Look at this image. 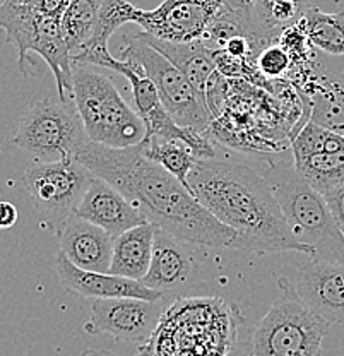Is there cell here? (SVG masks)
Masks as SVG:
<instances>
[{
    "label": "cell",
    "instance_id": "12",
    "mask_svg": "<svg viewBox=\"0 0 344 356\" xmlns=\"http://www.w3.org/2000/svg\"><path fill=\"white\" fill-rule=\"evenodd\" d=\"M197 245L158 228L149 270L142 277L147 288L161 291L166 298L187 291L201 276Z\"/></svg>",
    "mask_w": 344,
    "mask_h": 356
},
{
    "label": "cell",
    "instance_id": "27",
    "mask_svg": "<svg viewBox=\"0 0 344 356\" xmlns=\"http://www.w3.org/2000/svg\"><path fill=\"white\" fill-rule=\"evenodd\" d=\"M322 195H324L325 202H327L329 211H331L336 225L339 226V229H341L344 235V181Z\"/></svg>",
    "mask_w": 344,
    "mask_h": 356
},
{
    "label": "cell",
    "instance_id": "14",
    "mask_svg": "<svg viewBox=\"0 0 344 356\" xmlns=\"http://www.w3.org/2000/svg\"><path fill=\"white\" fill-rule=\"evenodd\" d=\"M55 267H57L62 286L69 293L79 295L83 298L95 300L129 296V298H142L149 300V302L166 298L161 291L147 288L142 281L115 276L110 273H95V270L81 269V267L74 266L62 250H58L57 257H55Z\"/></svg>",
    "mask_w": 344,
    "mask_h": 356
},
{
    "label": "cell",
    "instance_id": "24",
    "mask_svg": "<svg viewBox=\"0 0 344 356\" xmlns=\"http://www.w3.org/2000/svg\"><path fill=\"white\" fill-rule=\"evenodd\" d=\"M139 146L147 159L168 170L190 191L187 178L197 161V156L192 153L187 144L173 139H161V137H146Z\"/></svg>",
    "mask_w": 344,
    "mask_h": 356
},
{
    "label": "cell",
    "instance_id": "13",
    "mask_svg": "<svg viewBox=\"0 0 344 356\" xmlns=\"http://www.w3.org/2000/svg\"><path fill=\"white\" fill-rule=\"evenodd\" d=\"M297 291L306 307L329 324H344V262L310 257L300 269Z\"/></svg>",
    "mask_w": 344,
    "mask_h": 356
},
{
    "label": "cell",
    "instance_id": "26",
    "mask_svg": "<svg viewBox=\"0 0 344 356\" xmlns=\"http://www.w3.org/2000/svg\"><path fill=\"white\" fill-rule=\"evenodd\" d=\"M293 64V57L288 51V48L279 40L265 44L259 55L255 57V67L262 76L269 77V79H277L283 74H286Z\"/></svg>",
    "mask_w": 344,
    "mask_h": 356
},
{
    "label": "cell",
    "instance_id": "5",
    "mask_svg": "<svg viewBox=\"0 0 344 356\" xmlns=\"http://www.w3.org/2000/svg\"><path fill=\"white\" fill-rule=\"evenodd\" d=\"M276 283L279 295L254 327L245 356H320L331 324L303 303L288 277Z\"/></svg>",
    "mask_w": 344,
    "mask_h": 356
},
{
    "label": "cell",
    "instance_id": "6",
    "mask_svg": "<svg viewBox=\"0 0 344 356\" xmlns=\"http://www.w3.org/2000/svg\"><path fill=\"white\" fill-rule=\"evenodd\" d=\"M88 143L74 99L45 98L24 111L14 144L38 161L74 159Z\"/></svg>",
    "mask_w": 344,
    "mask_h": 356
},
{
    "label": "cell",
    "instance_id": "21",
    "mask_svg": "<svg viewBox=\"0 0 344 356\" xmlns=\"http://www.w3.org/2000/svg\"><path fill=\"white\" fill-rule=\"evenodd\" d=\"M138 7L132 6L129 0H105L99 9L98 21L90 42L83 47V50L72 57V64L96 65L106 69L113 55L108 51V42L112 35L122 26L132 22Z\"/></svg>",
    "mask_w": 344,
    "mask_h": 356
},
{
    "label": "cell",
    "instance_id": "28",
    "mask_svg": "<svg viewBox=\"0 0 344 356\" xmlns=\"http://www.w3.org/2000/svg\"><path fill=\"white\" fill-rule=\"evenodd\" d=\"M17 218H19L17 207L9 200H0V229L13 228L17 222Z\"/></svg>",
    "mask_w": 344,
    "mask_h": 356
},
{
    "label": "cell",
    "instance_id": "8",
    "mask_svg": "<svg viewBox=\"0 0 344 356\" xmlns=\"http://www.w3.org/2000/svg\"><path fill=\"white\" fill-rule=\"evenodd\" d=\"M95 173L74 159L40 161L23 173V185L33 207L51 229L60 233L65 221L76 213Z\"/></svg>",
    "mask_w": 344,
    "mask_h": 356
},
{
    "label": "cell",
    "instance_id": "16",
    "mask_svg": "<svg viewBox=\"0 0 344 356\" xmlns=\"http://www.w3.org/2000/svg\"><path fill=\"white\" fill-rule=\"evenodd\" d=\"M305 83L300 92L309 98L310 120L344 136V70L316 58L306 70Z\"/></svg>",
    "mask_w": 344,
    "mask_h": 356
},
{
    "label": "cell",
    "instance_id": "2",
    "mask_svg": "<svg viewBox=\"0 0 344 356\" xmlns=\"http://www.w3.org/2000/svg\"><path fill=\"white\" fill-rule=\"evenodd\" d=\"M187 181L194 197L223 225L235 229L236 250L310 255L309 248L291 233L265 178L250 166L197 158Z\"/></svg>",
    "mask_w": 344,
    "mask_h": 356
},
{
    "label": "cell",
    "instance_id": "1",
    "mask_svg": "<svg viewBox=\"0 0 344 356\" xmlns=\"http://www.w3.org/2000/svg\"><path fill=\"white\" fill-rule=\"evenodd\" d=\"M76 159L117 187L158 228L202 247L236 250L235 229L211 214L179 178L147 159L140 146L117 149L88 140Z\"/></svg>",
    "mask_w": 344,
    "mask_h": 356
},
{
    "label": "cell",
    "instance_id": "9",
    "mask_svg": "<svg viewBox=\"0 0 344 356\" xmlns=\"http://www.w3.org/2000/svg\"><path fill=\"white\" fill-rule=\"evenodd\" d=\"M166 302L142 298H95L91 300V318L84 331L92 336L108 334L118 341L146 344L160 325Z\"/></svg>",
    "mask_w": 344,
    "mask_h": 356
},
{
    "label": "cell",
    "instance_id": "4",
    "mask_svg": "<svg viewBox=\"0 0 344 356\" xmlns=\"http://www.w3.org/2000/svg\"><path fill=\"white\" fill-rule=\"evenodd\" d=\"M72 99L83 118L88 140L108 147H134L147 137L146 124L113 81L91 65L72 64Z\"/></svg>",
    "mask_w": 344,
    "mask_h": 356
},
{
    "label": "cell",
    "instance_id": "10",
    "mask_svg": "<svg viewBox=\"0 0 344 356\" xmlns=\"http://www.w3.org/2000/svg\"><path fill=\"white\" fill-rule=\"evenodd\" d=\"M298 173L320 194L344 181V136L309 120L291 139Z\"/></svg>",
    "mask_w": 344,
    "mask_h": 356
},
{
    "label": "cell",
    "instance_id": "20",
    "mask_svg": "<svg viewBox=\"0 0 344 356\" xmlns=\"http://www.w3.org/2000/svg\"><path fill=\"white\" fill-rule=\"evenodd\" d=\"M158 226L153 222L134 226L113 238V255L110 274L142 281L149 270Z\"/></svg>",
    "mask_w": 344,
    "mask_h": 356
},
{
    "label": "cell",
    "instance_id": "29",
    "mask_svg": "<svg viewBox=\"0 0 344 356\" xmlns=\"http://www.w3.org/2000/svg\"><path fill=\"white\" fill-rule=\"evenodd\" d=\"M227 3H228L229 9L235 10V13L249 16V10H250V7H252L254 0H228Z\"/></svg>",
    "mask_w": 344,
    "mask_h": 356
},
{
    "label": "cell",
    "instance_id": "15",
    "mask_svg": "<svg viewBox=\"0 0 344 356\" xmlns=\"http://www.w3.org/2000/svg\"><path fill=\"white\" fill-rule=\"evenodd\" d=\"M79 218L101 226L110 235L118 236L134 226L149 222L138 206L131 202L117 187L99 177H92L76 213Z\"/></svg>",
    "mask_w": 344,
    "mask_h": 356
},
{
    "label": "cell",
    "instance_id": "18",
    "mask_svg": "<svg viewBox=\"0 0 344 356\" xmlns=\"http://www.w3.org/2000/svg\"><path fill=\"white\" fill-rule=\"evenodd\" d=\"M144 38L153 48L161 51L170 62H173L180 70L187 76L192 86L199 92L202 102L206 103L207 89L211 81L216 76L218 67L214 60V50L204 43V40H195V42H165L154 36L144 33ZM207 106V105H206Z\"/></svg>",
    "mask_w": 344,
    "mask_h": 356
},
{
    "label": "cell",
    "instance_id": "22",
    "mask_svg": "<svg viewBox=\"0 0 344 356\" xmlns=\"http://www.w3.org/2000/svg\"><path fill=\"white\" fill-rule=\"evenodd\" d=\"M40 17L42 14L31 6L26 3L0 2V28L6 29L7 42L14 43L19 51V70L24 76H35L38 72V65L33 60L29 54L35 50L36 40H38Z\"/></svg>",
    "mask_w": 344,
    "mask_h": 356
},
{
    "label": "cell",
    "instance_id": "23",
    "mask_svg": "<svg viewBox=\"0 0 344 356\" xmlns=\"http://www.w3.org/2000/svg\"><path fill=\"white\" fill-rule=\"evenodd\" d=\"M312 47L331 57H344V13H322L312 7L302 19Z\"/></svg>",
    "mask_w": 344,
    "mask_h": 356
},
{
    "label": "cell",
    "instance_id": "25",
    "mask_svg": "<svg viewBox=\"0 0 344 356\" xmlns=\"http://www.w3.org/2000/svg\"><path fill=\"white\" fill-rule=\"evenodd\" d=\"M103 2L105 0H70L67 9L62 14L60 26L70 58L79 54L84 44L90 42Z\"/></svg>",
    "mask_w": 344,
    "mask_h": 356
},
{
    "label": "cell",
    "instance_id": "30",
    "mask_svg": "<svg viewBox=\"0 0 344 356\" xmlns=\"http://www.w3.org/2000/svg\"><path fill=\"white\" fill-rule=\"evenodd\" d=\"M79 356H120V355H115L108 350H88V351H83Z\"/></svg>",
    "mask_w": 344,
    "mask_h": 356
},
{
    "label": "cell",
    "instance_id": "11",
    "mask_svg": "<svg viewBox=\"0 0 344 356\" xmlns=\"http://www.w3.org/2000/svg\"><path fill=\"white\" fill-rule=\"evenodd\" d=\"M228 0H163L156 9H136L132 24L165 42L201 40Z\"/></svg>",
    "mask_w": 344,
    "mask_h": 356
},
{
    "label": "cell",
    "instance_id": "19",
    "mask_svg": "<svg viewBox=\"0 0 344 356\" xmlns=\"http://www.w3.org/2000/svg\"><path fill=\"white\" fill-rule=\"evenodd\" d=\"M312 7V0H254L249 10V36L262 44L276 42Z\"/></svg>",
    "mask_w": 344,
    "mask_h": 356
},
{
    "label": "cell",
    "instance_id": "17",
    "mask_svg": "<svg viewBox=\"0 0 344 356\" xmlns=\"http://www.w3.org/2000/svg\"><path fill=\"white\" fill-rule=\"evenodd\" d=\"M60 250L81 269L108 273L113 255V236L101 226L72 214L60 229Z\"/></svg>",
    "mask_w": 344,
    "mask_h": 356
},
{
    "label": "cell",
    "instance_id": "7",
    "mask_svg": "<svg viewBox=\"0 0 344 356\" xmlns=\"http://www.w3.org/2000/svg\"><path fill=\"white\" fill-rule=\"evenodd\" d=\"M120 58H131L142 67L156 86L163 106L182 127L201 134L209 131L213 117L199 92L179 67L146 42L142 31L129 36Z\"/></svg>",
    "mask_w": 344,
    "mask_h": 356
},
{
    "label": "cell",
    "instance_id": "3",
    "mask_svg": "<svg viewBox=\"0 0 344 356\" xmlns=\"http://www.w3.org/2000/svg\"><path fill=\"white\" fill-rule=\"evenodd\" d=\"M262 177L271 187L291 233L310 250V257L344 262V235L324 195L295 168L291 159H268Z\"/></svg>",
    "mask_w": 344,
    "mask_h": 356
}]
</instances>
